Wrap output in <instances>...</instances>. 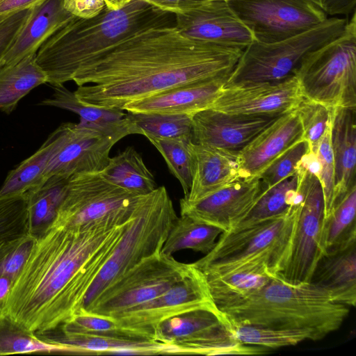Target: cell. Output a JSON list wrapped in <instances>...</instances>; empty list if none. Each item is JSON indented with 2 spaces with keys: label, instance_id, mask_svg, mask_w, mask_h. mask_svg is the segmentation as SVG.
Returning <instances> with one entry per match:
<instances>
[{
  "label": "cell",
  "instance_id": "obj_5",
  "mask_svg": "<svg viewBox=\"0 0 356 356\" xmlns=\"http://www.w3.org/2000/svg\"><path fill=\"white\" fill-rule=\"evenodd\" d=\"M177 218L165 186L138 196L133 215L88 291L81 310L90 308L108 287L141 261L160 252Z\"/></svg>",
  "mask_w": 356,
  "mask_h": 356
},
{
  "label": "cell",
  "instance_id": "obj_51",
  "mask_svg": "<svg viewBox=\"0 0 356 356\" xmlns=\"http://www.w3.org/2000/svg\"><path fill=\"white\" fill-rule=\"evenodd\" d=\"M12 282V280L7 277H0V312L2 311Z\"/></svg>",
  "mask_w": 356,
  "mask_h": 356
},
{
  "label": "cell",
  "instance_id": "obj_29",
  "mask_svg": "<svg viewBox=\"0 0 356 356\" xmlns=\"http://www.w3.org/2000/svg\"><path fill=\"white\" fill-rule=\"evenodd\" d=\"M36 54L0 67V111L10 114L19 102L40 85L47 83V76L35 60Z\"/></svg>",
  "mask_w": 356,
  "mask_h": 356
},
{
  "label": "cell",
  "instance_id": "obj_46",
  "mask_svg": "<svg viewBox=\"0 0 356 356\" xmlns=\"http://www.w3.org/2000/svg\"><path fill=\"white\" fill-rule=\"evenodd\" d=\"M35 236L29 239L7 256L0 264V277L14 280L22 269Z\"/></svg>",
  "mask_w": 356,
  "mask_h": 356
},
{
  "label": "cell",
  "instance_id": "obj_45",
  "mask_svg": "<svg viewBox=\"0 0 356 356\" xmlns=\"http://www.w3.org/2000/svg\"><path fill=\"white\" fill-rule=\"evenodd\" d=\"M31 8L10 15L0 22V67L18 33L29 18Z\"/></svg>",
  "mask_w": 356,
  "mask_h": 356
},
{
  "label": "cell",
  "instance_id": "obj_26",
  "mask_svg": "<svg viewBox=\"0 0 356 356\" xmlns=\"http://www.w3.org/2000/svg\"><path fill=\"white\" fill-rule=\"evenodd\" d=\"M51 86L54 90L52 95L42 100L38 105L70 111L79 116V123L111 136L118 141L128 135L136 134L134 126L123 110L87 104L81 102L74 92L63 85Z\"/></svg>",
  "mask_w": 356,
  "mask_h": 356
},
{
  "label": "cell",
  "instance_id": "obj_11",
  "mask_svg": "<svg viewBox=\"0 0 356 356\" xmlns=\"http://www.w3.org/2000/svg\"><path fill=\"white\" fill-rule=\"evenodd\" d=\"M192 268V263L179 262L160 252L141 261L83 311L114 318L161 295L186 277Z\"/></svg>",
  "mask_w": 356,
  "mask_h": 356
},
{
  "label": "cell",
  "instance_id": "obj_43",
  "mask_svg": "<svg viewBox=\"0 0 356 356\" xmlns=\"http://www.w3.org/2000/svg\"><path fill=\"white\" fill-rule=\"evenodd\" d=\"M309 154V145L304 138L286 149L258 175L265 190L296 174L302 160Z\"/></svg>",
  "mask_w": 356,
  "mask_h": 356
},
{
  "label": "cell",
  "instance_id": "obj_18",
  "mask_svg": "<svg viewBox=\"0 0 356 356\" xmlns=\"http://www.w3.org/2000/svg\"><path fill=\"white\" fill-rule=\"evenodd\" d=\"M175 15L177 29L193 40L242 50L254 42L251 32L226 0H211Z\"/></svg>",
  "mask_w": 356,
  "mask_h": 356
},
{
  "label": "cell",
  "instance_id": "obj_47",
  "mask_svg": "<svg viewBox=\"0 0 356 356\" xmlns=\"http://www.w3.org/2000/svg\"><path fill=\"white\" fill-rule=\"evenodd\" d=\"M65 9L74 17L92 18L105 8L104 0H63Z\"/></svg>",
  "mask_w": 356,
  "mask_h": 356
},
{
  "label": "cell",
  "instance_id": "obj_52",
  "mask_svg": "<svg viewBox=\"0 0 356 356\" xmlns=\"http://www.w3.org/2000/svg\"><path fill=\"white\" fill-rule=\"evenodd\" d=\"M131 0H104L106 6L111 10H118L124 7Z\"/></svg>",
  "mask_w": 356,
  "mask_h": 356
},
{
  "label": "cell",
  "instance_id": "obj_24",
  "mask_svg": "<svg viewBox=\"0 0 356 356\" xmlns=\"http://www.w3.org/2000/svg\"><path fill=\"white\" fill-rule=\"evenodd\" d=\"M204 275L220 312L243 301L273 277L268 264L262 260L248 261L220 273Z\"/></svg>",
  "mask_w": 356,
  "mask_h": 356
},
{
  "label": "cell",
  "instance_id": "obj_20",
  "mask_svg": "<svg viewBox=\"0 0 356 356\" xmlns=\"http://www.w3.org/2000/svg\"><path fill=\"white\" fill-rule=\"evenodd\" d=\"M303 138L296 110L278 116L238 152L243 177L258 176L274 159Z\"/></svg>",
  "mask_w": 356,
  "mask_h": 356
},
{
  "label": "cell",
  "instance_id": "obj_22",
  "mask_svg": "<svg viewBox=\"0 0 356 356\" xmlns=\"http://www.w3.org/2000/svg\"><path fill=\"white\" fill-rule=\"evenodd\" d=\"M226 79L184 85L126 104L132 113L193 114L211 107Z\"/></svg>",
  "mask_w": 356,
  "mask_h": 356
},
{
  "label": "cell",
  "instance_id": "obj_4",
  "mask_svg": "<svg viewBox=\"0 0 356 356\" xmlns=\"http://www.w3.org/2000/svg\"><path fill=\"white\" fill-rule=\"evenodd\" d=\"M349 311L311 282L294 284L273 277L245 300L220 312L232 325L305 330L318 341L337 330Z\"/></svg>",
  "mask_w": 356,
  "mask_h": 356
},
{
  "label": "cell",
  "instance_id": "obj_19",
  "mask_svg": "<svg viewBox=\"0 0 356 356\" xmlns=\"http://www.w3.org/2000/svg\"><path fill=\"white\" fill-rule=\"evenodd\" d=\"M278 116L234 114L206 108L192 115L193 143L238 152Z\"/></svg>",
  "mask_w": 356,
  "mask_h": 356
},
{
  "label": "cell",
  "instance_id": "obj_48",
  "mask_svg": "<svg viewBox=\"0 0 356 356\" xmlns=\"http://www.w3.org/2000/svg\"><path fill=\"white\" fill-rule=\"evenodd\" d=\"M155 8L173 15L187 13L211 0H142Z\"/></svg>",
  "mask_w": 356,
  "mask_h": 356
},
{
  "label": "cell",
  "instance_id": "obj_7",
  "mask_svg": "<svg viewBox=\"0 0 356 356\" xmlns=\"http://www.w3.org/2000/svg\"><path fill=\"white\" fill-rule=\"evenodd\" d=\"M299 201L300 196L298 204L286 215L222 232L214 248L193 264L209 274L262 260L276 277L289 254Z\"/></svg>",
  "mask_w": 356,
  "mask_h": 356
},
{
  "label": "cell",
  "instance_id": "obj_2",
  "mask_svg": "<svg viewBox=\"0 0 356 356\" xmlns=\"http://www.w3.org/2000/svg\"><path fill=\"white\" fill-rule=\"evenodd\" d=\"M242 51L193 40L175 26L150 28L83 66L72 79L74 94L87 104L123 110L168 89L227 80Z\"/></svg>",
  "mask_w": 356,
  "mask_h": 356
},
{
  "label": "cell",
  "instance_id": "obj_25",
  "mask_svg": "<svg viewBox=\"0 0 356 356\" xmlns=\"http://www.w3.org/2000/svg\"><path fill=\"white\" fill-rule=\"evenodd\" d=\"M355 115V108L333 111L330 143L334 163V205L356 186Z\"/></svg>",
  "mask_w": 356,
  "mask_h": 356
},
{
  "label": "cell",
  "instance_id": "obj_36",
  "mask_svg": "<svg viewBox=\"0 0 356 356\" xmlns=\"http://www.w3.org/2000/svg\"><path fill=\"white\" fill-rule=\"evenodd\" d=\"M298 185L299 175L297 172L294 175L265 190L247 215L234 227L287 214L298 202Z\"/></svg>",
  "mask_w": 356,
  "mask_h": 356
},
{
  "label": "cell",
  "instance_id": "obj_28",
  "mask_svg": "<svg viewBox=\"0 0 356 356\" xmlns=\"http://www.w3.org/2000/svg\"><path fill=\"white\" fill-rule=\"evenodd\" d=\"M311 283L325 291L337 302L356 304V243L318 260Z\"/></svg>",
  "mask_w": 356,
  "mask_h": 356
},
{
  "label": "cell",
  "instance_id": "obj_8",
  "mask_svg": "<svg viewBox=\"0 0 356 356\" xmlns=\"http://www.w3.org/2000/svg\"><path fill=\"white\" fill-rule=\"evenodd\" d=\"M348 19L331 17L296 35L272 43L254 41L242 51L225 86L277 81L293 74L302 58L339 35Z\"/></svg>",
  "mask_w": 356,
  "mask_h": 356
},
{
  "label": "cell",
  "instance_id": "obj_1",
  "mask_svg": "<svg viewBox=\"0 0 356 356\" xmlns=\"http://www.w3.org/2000/svg\"><path fill=\"white\" fill-rule=\"evenodd\" d=\"M136 202L83 225L49 226L36 236L1 312L38 335L56 330L79 313Z\"/></svg>",
  "mask_w": 356,
  "mask_h": 356
},
{
  "label": "cell",
  "instance_id": "obj_21",
  "mask_svg": "<svg viewBox=\"0 0 356 356\" xmlns=\"http://www.w3.org/2000/svg\"><path fill=\"white\" fill-rule=\"evenodd\" d=\"M192 182L182 200L195 202L243 177L238 152L192 143Z\"/></svg>",
  "mask_w": 356,
  "mask_h": 356
},
{
  "label": "cell",
  "instance_id": "obj_50",
  "mask_svg": "<svg viewBox=\"0 0 356 356\" xmlns=\"http://www.w3.org/2000/svg\"><path fill=\"white\" fill-rule=\"evenodd\" d=\"M44 0H0V22L19 11L31 8Z\"/></svg>",
  "mask_w": 356,
  "mask_h": 356
},
{
  "label": "cell",
  "instance_id": "obj_16",
  "mask_svg": "<svg viewBox=\"0 0 356 356\" xmlns=\"http://www.w3.org/2000/svg\"><path fill=\"white\" fill-rule=\"evenodd\" d=\"M303 99L294 74L277 81L223 86L210 108L227 113L280 115Z\"/></svg>",
  "mask_w": 356,
  "mask_h": 356
},
{
  "label": "cell",
  "instance_id": "obj_14",
  "mask_svg": "<svg viewBox=\"0 0 356 356\" xmlns=\"http://www.w3.org/2000/svg\"><path fill=\"white\" fill-rule=\"evenodd\" d=\"M138 196L106 181L99 173L69 179L65 194L49 226H81L133 204Z\"/></svg>",
  "mask_w": 356,
  "mask_h": 356
},
{
  "label": "cell",
  "instance_id": "obj_6",
  "mask_svg": "<svg viewBox=\"0 0 356 356\" xmlns=\"http://www.w3.org/2000/svg\"><path fill=\"white\" fill-rule=\"evenodd\" d=\"M302 97L331 110L356 109V15L343 32L309 52L293 74Z\"/></svg>",
  "mask_w": 356,
  "mask_h": 356
},
{
  "label": "cell",
  "instance_id": "obj_35",
  "mask_svg": "<svg viewBox=\"0 0 356 356\" xmlns=\"http://www.w3.org/2000/svg\"><path fill=\"white\" fill-rule=\"evenodd\" d=\"M222 232L215 226L197 221L187 216H177L161 252L172 256L179 250L191 249L206 254L214 248L217 237Z\"/></svg>",
  "mask_w": 356,
  "mask_h": 356
},
{
  "label": "cell",
  "instance_id": "obj_37",
  "mask_svg": "<svg viewBox=\"0 0 356 356\" xmlns=\"http://www.w3.org/2000/svg\"><path fill=\"white\" fill-rule=\"evenodd\" d=\"M31 353H69V349L42 339L0 312V355Z\"/></svg>",
  "mask_w": 356,
  "mask_h": 356
},
{
  "label": "cell",
  "instance_id": "obj_3",
  "mask_svg": "<svg viewBox=\"0 0 356 356\" xmlns=\"http://www.w3.org/2000/svg\"><path fill=\"white\" fill-rule=\"evenodd\" d=\"M175 24V15L142 0H131L118 10L105 6L92 18L71 19L40 46L35 60L47 83L63 85L83 66L129 37Z\"/></svg>",
  "mask_w": 356,
  "mask_h": 356
},
{
  "label": "cell",
  "instance_id": "obj_13",
  "mask_svg": "<svg viewBox=\"0 0 356 356\" xmlns=\"http://www.w3.org/2000/svg\"><path fill=\"white\" fill-rule=\"evenodd\" d=\"M197 309L219 311L213 302L204 273L193 264L189 273L171 288L112 318L122 328L153 339L154 330L161 322Z\"/></svg>",
  "mask_w": 356,
  "mask_h": 356
},
{
  "label": "cell",
  "instance_id": "obj_41",
  "mask_svg": "<svg viewBox=\"0 0 356 356\" xmlns=\"http://www.w3.org/2000/svg\"><path fill=\"white\" fill-rule=\"evenodd\" d=\"M58 328L60 332L68 334L114 338L150 339L122 328L114 318L83 310L74 315Z\"/></svg>",
  "mask_w": 356,
  "mask_h": 356
},
{
  "label": "cell",
  "instance_id": "obj_12",
  "mask_svg": "<svg viewBox=\"0 0 356 356\" xmlns=\"http://www.w3.org/2000/svg\"><path fill=\"white\" fill-rule=\"evenodd\" d=\"M254 41L272 43L311 29L328 16L307 0H226Z\"/></svg>",
  "mask_w": 356,
  "mask_h": 356
},
{
  "label": "cell",
  "instance_id": "obj_27",
  "mask_svg": "<svg viewBox=\"0 0 356 356\" xmlns=\"http://www.w3.org/2000/svg\"><path fill=\"white\" fill-rule=\"evenodd\" d=\"M42 339L67 347L70 354L159 355L173 354L163 343L147 339L114 338L53 332L38 335Z\"/></svg>",
  "mask_w": 356,
  "mask_h": 356
},
{
  "label": "cell",
  "instance_id": "obj_44",
  "mask_svg": "<svg viewBox=\"0 0 356 356\" xmlns=\"http://www.w3.org/2000/svg\"><path fill=\"white\" fill-rule=\"evenodd\" d=\"M331 125L321 139L314 154L317 165L316 175L321 182L325 204V217L334 205V163L330 143Z\"/></svg>",
  "mask_w": 356,
  "mask_h": 356
},
{
  "label": "cell",
  "instance_id": "obj_9",
  "mask_svg": "<svg viewBox=\"0 0 356 356\" xmlns=\"http://www.w3.org/2000/svg\"><path fill=\"white\" fill-rule=\"evenodd\" d=\"M316 170L314 156L308 154L298 170L300 201L291 245L284 267L275 277L291 284L310 282L322 257L321 238L325 204Z\"/></svg>",
  "mask_w": 356,
  "mask_h": 356
},
{
  "label": "cell",
  "instance_id": "obj_34",
  "mask_svg": "<svg viewBox=\"0 0 356 356\" xmlns=\"http://www.w3.org/2000/svg\"><path fill=\"white\" fill-rule=\"evenodd\" d=\"M69 179L52 176L26 192L31 234L38 236L54 220L63 199Z\"/></svg>",
  "mask_w": 356,
  "mask_h": 356
},
{
  "label": "cell",
  "instance_id": "obj_17",
  "mask_svg": "<svg viewBox=\"0 0 356 356\" xmlns=\"http://www.w3.org/2000/svg\"><path fill=\"white\" fill-rule=\"evenodd\" d=\"M264 191L259 176L243 177L197 201L181 199L180 214L228 232L242 220Z\"/></svg>",
  "mask_w": 356,
  "mask_h": 356
},
{
  "label": "cell",
  "instance_id": "obj_42",
  "mask_svg": "<svg viewBox=\"0 0 356 356\" xmlns=\"http://www.w3.org/2000/svg\"><path fill=\"white\" fill-rule=\"evenodd\" d=\"M300 121L303 138L314 155L324 134L331 125L333 111L303 97L295 108Z\"/></svg>",
  "mask_w": 356,
  "mask_h": 356
},
{
  "label": "cell",
  "instance_id": "obj_39",
  "mask_svg": "<svg viewBox=\"0 0 356 356\" xmlns=\"http://www.w3.org/2000/svg\"><path fill=\"white\" fill-rule=\"evenodd\" d=\"M231 325V330L241 343L266 348L292 346L306 340L314 341L305 330L280 329L252 325Z\"/></svg>",
  "mask_w": 356,
  "mask_h": 356
},
{
  "label": "cell",
  "instance_id": "obj_38",
  "mask_svg": "<svg viewBox=\"0 0 356 356\" xmlns=\"http://www.w3.org/2000/svg\"><path fill=\"white\" fill-rule=\"evenodd\" d=\"M192 114L127 112L136 134L146 138H192Z\"/></svg>",
  "mask_w": 356,
  "mask_h": 356
},
{
  "label": "cell",
  "instance_id": "obj_33",
  "mask_svg": "<svg viewBox=\"0 0 356 356\" xmlns=\"http://www.w3.org/2000/svg\"><path fill=\"white\" fill-rule=\"evenodd\" d=\"M355 214L356 186L324 218L321 238L322 256L356 243Z\"/></svg>",
  "mask_w": 356,
  "mask_h": 356
},
{
  "label": "cell",
  "instance_id": "obj_40",
  "mask_svg": "<svg viewBox=\"0 0 356 356\" xmlns=\"http://www.w3.org/2000/svg\"><path fill=\"white\" fill-rule=\"evenodd\" d=\"M165 159L170 172L179 181L184 195L189 192L193 173L191 144L188 138H147Z\"/></svg>",
  "mask_w": 356,
  "mask_h": 356
},
{
  "label": "cell",
  "instance_id": "obj_49",
  "mask_svg": "<svg viewBox=\"0 0 356 356\" xmlns=\"http://www.w3.org/2000/svg\"><path fill=\"white\" fill-rule=\"evenodd\" d=\"M327 16H348L355 12L356 0H307Z\"/></svg>",
  "mask_w": 356,
  "mask_h": 356
},
{
  "label": "cell",
  "instance_id": "obj_30",
  "mask_svg": "<svg viewBox=\"0 0 356 356\" xmlns=\"http://www.w3.org/2000/svg\"><path fill=\"white\" fill-rule=\"evenodd\" d=\"M99 173L108 182L136 196L147 195L157 187L153 174L133 147L110 157Z\"/></svg>",
  "mask_w": 356,
  "mask_h": 356
},
{
  "label": "cell",
  "instance_id": "obj_32",
  "mask_svg": "<svg viewBox=\"0 0 356 356\" xmlns=\"http://www.w3.org/2000/svg\"><path fill=\"white\" fill-rule=\"evenodd\" d=\"M33 237L26 193L0 195V264Z\"/></svg>",
  "mask_w": 356,
  "mask_h": 356
},
{
  "label": "cell",
  "instance_id": "obj_23",
  "mask_svg": "<svg viewBox=\"0 0 356 356\" xmlns=\"http://www.w3.org/2000/svg\"><path fill=\"white\" fill-rule=\"evenodd\" d=\"M74 17L65 9L63 0H44L32 7L29 18L6 54L1 67L36 54L51 35Z\"/></svg>",
  "mask_w": 356,
  "mask_h": 356
},
{
  "label": "cell",
  "instance_id": "obj_10",
  "mask_svg": "<svg viewBox=\"0 0 356 356\" xmlns=\"http://www.w3.org/2000/svg\"><path fill=\"white\" fill-rule=\"evenodd\" d=\"M153 339L170 347L174 354L257 355L264 348L241 343L220 311L197 309L161 322Z\"/></svg>",
  "mask_w": 356,
  "mask_h": 356
},
{
  "label": "cell",
  "instance_id": "obj_31",
  "mask_svg": "<svg viewBox=\"0 0 356 356\" xmlns=\"http://www.w3.org/2000/svg\"><path fill=\"white\" fill-rule=\"evenodd\" d=\"M63 133L61 124L35 153L10 170L0 188V195L24 193L44 181L46 168L59 147Z\"/></svg>",
  "mask_w": 356,
  "mask_h": 356
},
{
  "label": "cell",
  "instance_id": "obj_15",
  "mask_svg": "<svg viewBox=\"0 0 356 356\" xmlns=\"http://www.w3.org/2000/svg\"><path fill=\"white\" fill-rule=\"evenodd\" d=\"M63 125L62 139L47 165L44 180L52 176L70 179L76 175L100 172L118 140L79 122Z\"/></svg>",
  "mask_w": 356,
  "mask_h": 356
}]
</instances>
